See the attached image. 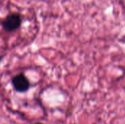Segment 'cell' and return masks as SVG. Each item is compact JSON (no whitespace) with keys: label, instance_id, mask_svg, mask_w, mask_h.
<instances>
[{"label":"cell","instance_id":"1","mask_svg":"<svg viewBox=\"0 0 125 124\" xmlns=\"http://www.w3.org/2000/svg\"><path fill=\"white\" fill-rule=\"evenodd\" d=\"M22 23V18L19 13L13 12L8 15L1 22L3 29L7 32H12L18 29Z\"/></svg>","mask_w":125,"mask_h":124},{"label":"cell","instance_id":"2","mask_svg":"<svg viewBox=\"0 0 125 124\" xmlns=\"http://www.w3.org/2000/svg\"><path fill=\"white\" fill-rule=\"evenodd\" d=\"M11 81L15 91L18 93H25L30 88V82L23 73L15 75Z\"/></svg>","mask_w":125,"mask_h":124},{"label":"cell","instance_id":"3","mask_svg":"<svg viewBox=\"0 0 125 124\" xmlns=\"http://www.w3.org/2000/svg\"><path fill=\"white\" fill-rule=\"evenodd\" d=\"M4 56V55H3V56H0V63H1V61H2V59H3Z\"/></svg>","mask_w":125,"mask_h":124},{"label":"cell","instance_id":"4","mask_svg":"<svg viewBox=\"0 0 125 124\" xmlns=\"http://www.w3.org/2000/svg\"><path fill=\"white\" fill-rule=\"evenodd\" d=\"M42 124V123H35V124Z\"/></svg>","mask_w":125,"mask_h":124}]
</instances>
